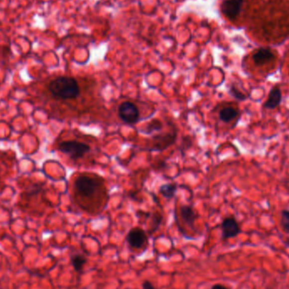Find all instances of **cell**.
<instances>
[{
  "label": "cell",
  "mask_w": 289,
  "mask_h": 289,
  "mask_svg": "<svg viewBox=\"0 0 289 289\" xmlns=\"http://www.w3.org/2000/svg\"><path fill=\"white\" fill-rule=\"evenodd\" d=\"M259 12L261 14L253 15L259 19L255 24L262 32L259 36L279 38L289 34V0H273L259 8Z\"/></svg>",
  "instance_id": "6da1fadb"
},
{
  "label": "cell",
  "mask_w": 289,
  "mask_h": 289,
  "mask_svg": "<svg viewBox=\"0 0 289 289\" xmlns=\"http://www.w3.org/2000/svg\"><path fill=\"white\" fill-rule=\"evenodd\" d=\"M48 91L53 97L62 100H71L78 98L80 87L77 81L71 77H58L48 85Z\"/></svg>",
  "instance_id": "7a4b0ae2"
},
{
  "label": "cell",
  "mask_w": 289,
  "mask_h": 289,
  "mask_svg": "<svg viewBox=\"0 0 289 289\" xmlns=\"http://www.w3.org/2000/svg\"><path fill=\"white\" fill-rule=\"evenodd\" d=\"M250 0H223L221 9L223 15L233 22H238L247 16Z\"/></svg>",
  "instance_id": "3957f363"
},
{
  "label": "cell",
  "mask_w": 289,
  "mask_h": 289,
  "mask_svg": "<svg viewBox=\"0 0 289 289\" xmlns=\"http://www.w3.org/2000/svg\"><path fill=\"white\" fill-rule=\"evenodd\" d=\"M100 185V181L89 176H81L75 182V189L85 197L94 195Z\"/></svg>",
  "instance_id": "277c9868"
},
{
  "label": "cell",
  "mask_w": 289,
  "mask_h": 289,
  "mask_svg": "<svg viewBox=\"0 0 289 289\" xmlns=\"http://www.w3.org/2000/svg\"><path fill=\"white\" fill-rule=\"evenodd\" d=\"M59 150L64 154H67L70 158L79 159L84 156L90 150L88 144L75 141L63 142L59 144Z\"/></svg>",
  "instance_id": "5b68a950"
},
{
  "label": "cell",
  "mask_w": 289,
  "mask_h": 289,
  "mask_svg": "<svg viewBox=\"0 0 289 289\" xmlns=\"http://www.w3.org/2000/svg\"><path fill=\"white\" fill-rule=\"evenodd\" d=\"M126 241L132 250H144L148 245V237L143 229L137 227L130 230Z\"/></svg>",
  "instance_id": "8992f818"
},
{
  "label": "cell",
  "mask_w": 289,
  "mask_h": 289,
  "mask_svg": "<svg viewBox=\"0 0 289 289\" xmlns=\"http://www.w3.org/2000/svg\"><path fill=\"white\" fill-rule=\"evenodd\" d=\"M119 116L124 122L136 124L139 120L140 112L134 103L125 102L119 107Z\"/></svg>",
  "instance_id": "52a82bcc"
},
{
  "label": "cell",
  "mask_w": 289,
  "mask_h": 289,
  "mask_svg": "<svg viewBox=\"0 0 289 289\" xmlns=\"http://www.w3.org/2000/svg\"><path fill=\"white\" fill-rule=\"evenodd\" d=\"M241 228L234 217H227L222 223V239L223 240L234 239L241 234Z\"/></svg>",
  "instance_id": "ba28073f"
},
{
  "label": "cell",
  "mask_w": 289,
  "mask_h": 289,
  "mask_svg": "<svg viewBox=\"0 0 289 289\" xmlns=\"http://www.w3.org/2000/svg\"><path fill=\"white\" fill-rule=\"evenodd\" d=\"M277 59V55L272 49L269 48H260L254 52L252 60L255 65L262 67L267 64H272Z\"/></svg>",
  "instance_id": "9c48e42d"
},
{
  "label": "cell",
  "mask_w": 289,
  "mask_h": 289,
  "mask_svg": "<svg viewBox=\"0 0 289 289\" xmlns=\"http://www.w3.org/2000/svg\"><path fill=\"white\" fill-rule=\"evenodd\" d=\"M283 96H282V91L280 87L278 86H275L272 88L270 92L269 96L266 103H264V109L273 110L278 108L280 105Z\"/></svg>",
  "instance_id": "30bf717a"
},
{
  "label": "cell",
  "mask_w": 289,
  "mask_h": 289,
  "mask_svg": "<svg viewBox=\"0 0 289 289\" xmlns=\"http://www.w3.org/2000/svg\"><path fill=\"white\" fill-rule=\"evenodd\" d=\"M180 215L184 223L190 228L195 229V220L197 219V214L191 206H183L180 207Z\"/></svg>",
  "instance_id": "8fae6325"
},
{
  "label": "cell",
  "mask_w": 289,
  "mask_h": 289,
  "mask_svg": "<svg viewBox=\"0 0 289 289\" xmlns=\"http://www.w3.org/2000/svg\"><path fill=\"white\" fill-rule=\"evenodd\" d=\"M87 258L85 255L82 254H75L70 257V262L73 268L77 273H83V268L85 265L87 263Z\"/></svg>",
  "instance_id": "7c38bea8"
},
{
  "label": "cell",
  "mask_w": 289,
  "mask_h": 289,
  "mask_svg": "<svg viewBox=\"0 0 289 289\" xmlns=\"http://www.w3.org/2000/svg\"><path fill=\"white\" fill-rule=\"evenodd\" d=\"M154 140H157L156 142V147L154 148V150H163L166 148L168 147L169 145L174 142L175 141V135L172 136V135H165V136H161V137H155Z\"/></svg>",
  "instance_id": "4fadbf2b"
},
{
  "label": "cell",
  "mask_w": 289,
  "mask_h": 289,
  "mask_svg": "<svg viewBox=\"0 0 289 289\" xmlns=\"http://www.w3.org/2000/svg\"><path fill=\"white\" fill-rule=\"evenodd\" d=\"M238 115H239V111L233 107H226L219 113L220 120L224 123L231 122L232 120L238 117Z\"/></svg>",
  "instance_id": "5bb4252c"
},
{
  "label": "cell",
  "mask_w": 289,
  "mask_h": 289,
  "mask_svg": "<svg viewBox=\"0 0 289 289\" xmlns=\"http://www.w3.org/2000/svg\"><path fill=\"white\" fill-rule=\"evenodd\" d=\"M176 190H177V186L175 184H162L159 189V192L161 195L167 199L173 197L175 195Z\"/></svg>",
  "instance_id": "9a60e30c"
},
{
  "label": "cell",
  "mask_w": 289,
  "mask_h": 289,
  "mask_svg": "<svg viewBox=\"0 0 289 289\" xmlns=\"http://www.w3.org/2000/svg\"><path fill=\"white\" fill-rule=\"evenodd\" d=\"M161 222H162V216H161L158 212L154 213L151 216V223H150V228L149 230L150 234H154L159 227L161 225Z\"/></svg>",
  "instance_id": "2e32d148"
},
{
  "label": "cell",
  "mask_w": 289,
  "mask_h": 289,
  "mask_svg": "<svg viewBox=\"0 0 289 289\" xmlns=\"http://www.w3.org/2000/svg\"><path fill=\"white\" fill-rule=\"evenodd\" d=\"M281 226L284 233L289 234V211L284 210L281 212Z\"/></svg>",
  "instance_id": "e0dca14e"
},
{
  "label": "cell",
  "mask_w": 289,
  "mask_h": 289,
  "mask_svg": "<svg viewBox=\"0 0 289 289\" xmlns=\"http://www.w3.org/2000/svg\"><path fill=\"white\" fill-rule=\"evenodd\" d=\"M162 128V125L159 120H154L148 124L147 127L145 129V131H144L145 134H150L153 131H160Z\"/></svg>",
  "instance_id": "ac0fdd59"
},
{
  "label": "cell",
  "mask_w": 289,
  "mask_h": 289,
  "mask_svg": "<svg viewBox=\"0 0 289 289\" xmlns=\"http://www.w3.org/2000/svg\"><path fill=\"white\" fill-rule=\"evenodd\" d=\"M229 93H230L231 96H232L233 98H235L237 100L244 101L247 98V95H245V93L240 92V91H239V90L234 86H231L230 90H229Z\"/></svg>",
  "instance_id": "d6986e66"
},
{
  "label": "cell",
  "mask_w": 289,
  "mask_h": 289,
  "mask_svg": "<svg viewBox=\"0 0 289 289\" xmlns=\"http://www.w3.org/2000/svg\"><path fill=\"white\" fill-rule=\"evenodd\" d=\"M142 289H156L155 287L153 286V284L148 280L143 282L142 284Z\"/></svg>",
  "instance_id": "ffe728a7"
},
{
  "label": "cell",
  "mask_w": 289,
  "mask_h": 289,
  "mask_svg": "<svg viewBox=\"0 0 289 289\" xmlns=\"http://www.w3.org/2000/svg\"><path fill=\"white\" fill-rule=\"evenodd\" d=\"M211 289H228V287L224 286L223 284H214L213 286L211 287Z\"/></svg>",
  "instance_id": "44dd1931"
},
{
  "label": "cell",
  "mask_w": 289,
  "mask_h": 289,
  "mask_svg": "<svg viewBox=\"0 0 289 289\" xmlns=\"http://www.w3.org/2000/svg\"></svg>",
  "instance_id": "7402d4cb"
}]
</instances>
